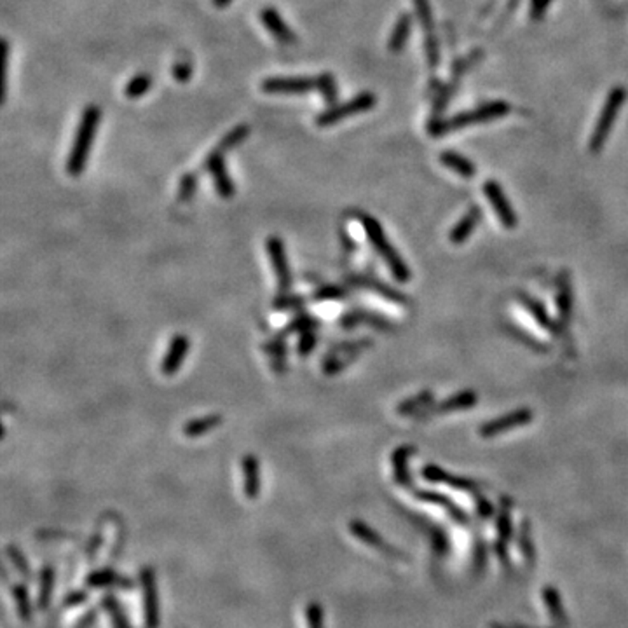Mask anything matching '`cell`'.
<instances>
[{
	"label": "cell",
	"mask_w": 628,
	"mask_h": 628,
	"mask_svg": "<svg viewBox=\"0 0 628 628\" xmlns=\"http://www.w3.org/2000/svg\"><path fill=\"white\" fill-rule=\"evenodd\" d=\"M101 121V110L96 105H88L82 110L81 121H79L77 131H75L74 145L70 149L69 159H67V173L70 176H79L84 173L88 166L89 154H91L93 142Z\"/></svg>",
	"instance_id": "obj_1"
},
{
	"label": "cell",
	"mask_w": 628,
	"mask_h": 628,
	"mask_svg": "<svg viewBox=\"0 0 628 628\" xmlns=\"http://www.w3.org/2000/svg\"><path fill=\"white\" fill-rule=\"evenodd\" d=\"M358 220L362 224L365 234H367L368 241H370L374 250L381 255L382 261L386 262L387 269L391 270V274L394 276V280L400 281V283H407L411 280V270H409L407 264H405L404 258L400 257V253L396 251V248L387 241L384 231H382L379 220H375L374 217L367 215V213H358Z\"/></svg>",
	"instance_id": "obj_2"
},
{
	"label": "cell",
	"mask_w": 628,
	"mask_h": 628,
	"mask_svg": "<svg viewBox=\"0 0 628 628\" xmlns=\"http://www.w3.org/2000/svg\"><path fill=\"white\" fill-rule=\"evenodd\" d=\"M510 110L511 107L506 101H491V103H484L480 107L473 108V110L456 115V118L449 119V121H438V119H435V121L430 122L428 131H430V135L450 133V131L464 130V127L473 126V124L489 122L494 121V119L505 118V115L510 114Z\"/></svg>",
	"instance_id": "obj_3"
},
{
	"label": "cell",
	"mask_w": 628,
	"mask_h": 628,
	"mask_svg": "<svg viewBox=\"0 0 628 628\" xmlns=\"http://www.w3.org/2000/svg\"><path fill=\"white\" fill-rule=\"evenodd\" d=\"M625 100H627V89L622 88V86L612 88L611 91H609L603 110H600L599 119H597L595 122V127H593L592 138H590V150H592L593 154L603 150V147L605 145V142H607L609 133H611L612 126H615L616 119H618L620 110H622Z\"/></svg>",
	"instance_id": "obj_4"
},
{
	"label": "cell",
	"mask_w": 628,
	"mask_h": 628,
	"mask_svg": "<svg viewBox=\"0 0 628 628\" xmlns=\"http://www.w3.org/2000/svg\"><path fill=\"white\" fill-rule=\"evenodd\" d=\"M377 103V96L370 91H363L358 93L356 96H353L351 100L344 101V103H338L333 105V107H329L326 110L319 112L316 115L314 122L318 127H330L333 124L344 121V119L353 118V115H358L363 114V112H368L370 108L375 107Z\"/></svg>",
	"instance_id": "obj_5"
},
{
	"label": "cell",
	"mask_w": 628,
	"mask_h": 628,
	"mask_svg": "<svg viewBox=\"0 0 628 628\" xmlns=\"http://www.w3.org/2000/svg\"><path fill=\"white\" fill-rule=\"evenodd\" d=\"M262 93L267 95H304L318 89V77L306 75H274L261 82Z\"/></svg>",
	"instance_id": "obj_6"
},
{
	"label": "cell",
	"mask_w": 628,
	"mask_h": 628,
	"mask_svg": "<svg viewBox=\"0 0 628 628\" xmlns=\"http://www.w3.org/2000/svg\"><path fill=\"white\" fill-rule=\"evenodd\" d=\"M413 7H416V14L424 30V52H426L428 67L436 69L440 63V46L435 32V20L430 0H413Z\"/></svg>",
	"instance_id": "obj_7"
},
{
	"label": "cell",
	"mask_w": 628,
	"mask_h": 628,
	"mask_svg": "<svg viewBox=\"0 0 628 628\" xmlns=\"http://www.w3.org/2000/svg\"><path fill=\"white\" fill-rule=\"evenodd\" d=\"M202 169L208 171L212 175L213 183H215L217 194L222 199H232L236 194V187L232 183L231 175L227 171V164H225V157L222 150H218L217 147L208 154V157L202 163Z\"/></svg>",
	"instance_id": "obj_8"
},
{
	"label": "cell",
	"mask_w": 628,
	"mask_h": 628,
	"mask_svg": "<svg viewBox=\"0 0 628 628\" xmlns=\"http://www.w3.org/2000/svg\"><path fill=\"white\" fill-rule=\"evenodd\" d=\"M267 251H269L270 264H273V270L276 274L278 281V292H281V295H287L292 290V270L288 266V257L287 250H285V244L278 236H270L267 239Z\"/></svg>",
	"instance_id": "obj_9"
},
{
	"label": "cell",
	"mask_w": 628,
	"mask_h": 628,
	"mask_svg": "<svg viewBox=\"0 0 628 628\" xmlns=\"http://www.w3.org/2000/svg\"><path fill=\"white\" fill-rule=\"evenodd\" d=\"M484 194L487 198V201L491 202L492 208H494L496 215H498L499 222L505 229H515L518 224V218L515 215V212L511 210L510 201L506 199L505 190L501 189L496 180H487L484 183Z\"/></svg>",
	"instance_id": "obj_10"
},
{
	"label": "cell",
	"mask_w": 628,
	"mask_h": 628,
	"mask_svg": "<svg viewBox=\"0 0 628 628\" xmlns=\"http://www.w3.org/2000/svg\"><path fill=\"white\" fill-rule=\"evenodd\" d=\"M532 417V411H529V409H518V411L498 417V419L491 421V423H485L480 428V436L482 438H494V436L506 433V431L515 430V428L525 426V424L531 423Z\"/></svg>",
	"instance_id": "obj_11"
},
{
	"label": "cell",
	"mask_w": 628,
	"mask_h": 628,
	"mask_svg": "<svg viewBox=\"0 0 628 628\" xmlns=\"http://www.w3.org/2000/svg\"><path fill=\"white\" fill-rule=\"evenodd\" d=\"M189 349H190L189 337L183 336V333H176V336L171 338V342H169L168 351L164 353L163 362H161V372H163L166 377L175 375L176 372L183 367V362H185L187 355H189Z\"/></svg>",
	"instance_id": "obj_12"
},
{
	"label": "cell",
	"mask_w": 628,
	"mask_h": 628,
	"mask_svg": "<svg viewBox=\"0 0 628 628\" xmlns=\"http://www.w3.org/2000/svg\"><path fill=\"white\" fill-rule=\"evenodd\" d=\"M258 18H261V23L266 26L267 32L281 44H295L297 42V35L295 32L288 26L287 21L281 18V14L278 13L274 7H264L261 9L258 13Z\"/></svg>",
	"instance_id": "obj_13"
},
{
	"label": "cell",
	"mask_w": 628,
	"mask_h": 628,
	"mask_svg": "<svg viewBox=\"0 0 628 628\" xmlns=\"http://www.w3.org/2000/svg\"><path fill=\"white\" fill-rule=\"evenodd\" d=\"M142 583H144V597H145V625L147 628H157L159 625V604H157V588L156 576L150 569L142 573Z\"/></svg>",
	"instance_id": "obj_14"
},
{
	"label": "cell",
	"mask_w": 628,
	"mask_h": 628,
	"mask_svg": "<svg viewBox=\"0 0 628 628\" xmlns=\"http://www.w3.org/2000/svg\"><path fill=\"white\" fill-rule=\"evenodd\" d=\"M476 401H479V394L475 391H462V393L454 394L450 396L449 400H443L442 404L438 405H431L430 411H426L424 413H421L423 417L428 416H436V413H450V412H457V411H468V409L475 407Z\"/></svg>",
	"instance_id": "obj_15"
},
{
	"label": "cell",
	"mask_w": 628,
	"mask_h": 628,
	"mask_svg": "<svg viewBox=\"0 0 628 628\" xmlns=\"http://www.w3.org/2000/svg\"><path fill=\"white\" fill-rule=\"evenodd\" d=\"M243 475L244 496L248 499H255L261 492V468H258V459L253 454L243 457Z\"/></svg>",
	"instance_id": "obj_16"
},
{
	"label": "cell",
	"mask_w": 628,
	"mask_h": 628,
	"mask_svg": "<svg viewBox=\"0 0 628 628\" xmlns=\"http://www.w3.org/2000/svg\"><path fill=\"white\" fill-rule=\"evenodd\" d=\"M480 218H482V212H480L479 206H472L468 210L464 217L461 218L456 224V227L450 231V243L452 244H462L466 239L472 236V232L475 231L476 225H479Z\"/></svg>",
	"instance_id": "obj_17"
},
{
	"label": "cell",
	"mask_w": 628,
	"mask_h": 628,
	"mask_svg": "<svg viewBox=\"0 0 628 628\" xmlns=\"http://www.w3.org/2000/svg\"><path fill=\"white\" fill-rule=\"evenodd\" d=\"M440 163L447 169L456 173V175L462 176V178H472V176L476 175L475 164L469 159H466L464 156H461V154L454 152V150H443L440 154Z\"/></svg>",
	"instance_id": "obj_18"
},
{
	"label": "cell",
	"mask_w": 628,
	"mask_h": 628,
	"mask_svg": "<svg viewBox=\"0 0 628 628\" xmlns=\"http://www.w3.org/2000/svg\"><path fill=\"white\" fill-rule=\"evenodd\" d=\"M412 32V14L411 13H401L400 18L394 23L393 32H391L389 40H387V49L391 52H400L401 49L407 44L409 37Z\"/></svg>",
	"instance_id": "obj_19"
},
{
	"label": "cell",
	"mask_w": 628,
	"mask_h": 628,
	"mask_svg": "<svg viewBox=\"0 0 628 628\" xmlns=\"http://www.w3.org/2000/svg\"><path fill=\"white\" fill-rule=\"evenodd\" d=\"M556 309H559L560 326H567L571 314H573V290L567 276H562L559 280V293H556Z\"/></svg>",
	"instance_id": "obj_20"
},
{
	"label": "cell",
	"mask_w": 628,
	"mask_h": 628,
	"mask_svg": "<svg viewBox=\"0 0 628 628\" xmlns=\"http://www.w3.org/2000/svg\"><path fill=\"white\" fill-rule=\"evenodd\" d=\"M222 424V417L218 413H210V416L198 417V419L189 421V423L183 426V435L187 438H199V436L210 433L212 430H215Z\"/></svg>",
	"instance_id": "obj_21"
},
{
	"label": "cell",
	"mask_w": 628,
	"mask_h": 628,
	"mask_svg": "<svg viewBox=\"0 0 628 628\" xmlns=\"http://www.w3.org/2000/svg\"><path fill=\"white\" fill-rule=\"evenodd\" d=\"M416 452L413 447L404 445L394 450L393 454V473L394 480L400 485H411V476H409V457Z\"/></svg>",
	"instance_id": "obj_22"
},
{
	"label": "cell",
	"mask_w": 628,
	"mask_h": 628,
	"mask_svg": "<svg viewBox=\"0 0 628 628\" xmlns=\"http://www.w3.org/2000/svg\"><path fill=\"white\" fill-rule=\"evenodd\" d=\"M520 302L524 304L525 309H527L529 313L532 314V318L536 319V321L539 323V325L543 326L544 330H548V332H552V333L560 332V329H562V326L556 325V323L550 318V316H548L547 311H544V307L541 306V304L537 302V300H534V299H531V297H527V295H520Z\"/></svg>",
	"instance_id": "obj_23"
},
{
	"label": "cell",
	"mask_w": 628,
	"mask_h": 628,
	"mask_svg": "<svg viewBox=\"0 0 628 628\" xmlns=\"http://www.w3.org/2000/svg\"><path fill=\"white\" fill-rule=\"evenodd\" d=\"M423 476L426 480H430V482H445V484L452 485V487H461L462 491H468V489L473 487L472 482H468V480L456 479V476L449 475V473H445L443 469L436 468V466H426V468L423 469Z\"/></svg>",
	"instance_id": "obj_24"
},
{
	"label": "cell",
	"mask_w": 628,
	"mask_h": 628,
	"mask_svg": "<svg viewBox=\"0 0 628 628\" xmlns=\"http://www.w3.org/2000/svg\"><path fill=\"white\" fill-rule=\"evenodd\" d=\"M150 88H152V77L149 74H137L130 79V82L124 88V96L130 100H138L147 95Z\"/></svg>",
	"instance_id": "obj_25"
},
{
	"label": "cell",
	"mask_w": 628,
	"mask_h": 628,
	"mask_svg": "<svg viewBox=\"0 0 628 628\" xmlns=\"http://www.w3.org/2000/svg\"><path fill=\"white\" fill-rule=\"evenodd\" d=\"M318 91L329 107L337 105V98H338L337 79L333 77L332 74L325 72V74L318 75Z\"/></svg>",
	"instance_id": "obj_26"
},
{
	"label": "cell",
	"mask_w": 628,
	"mask_h": 628,
	"mask_svg": "<svg viewBox=\"0 0 628 628\" xmlns=\"http://www.w3.org/2000/svg\"><path fill=\"white\" fill-rule=\"evenodd\" d=\"M248 135H250V127H248V124H239V126H234L227 135H225V137H222V140L218 142L217 149L222 150V152L225 154L227 150L241 145L243 142L248 138Z\"/></svg>",
	"instance_id": "obj_27"
},
{
	"label": "cell",
	"mask_w": 628,
	"mask_h": 628,
	"mask_svg": "<svg viewBox=\"0 0 628 628\" xmlns=\"http://www.w3.org/2000/svg\"><path fill=\"white\" fill-rule=\"evenodd\" d=\"M433 400H435L433 393H430V391H424V393L416 394L413 398H409V400L401 401V404L398 405L396 412L401 413V416H407V413L417 412L419 409H423V407H430V404Z\"/></svg>",
	"instance_id": "obj_28"
},
{
	"label": "cell",
	"mask_w": 628,
	"mask_h": 628,
	"mask_svg": "<svg viewBox=\"0 0 628 628\" xmlns=\"http://www.w3.org/2000/svg\"><path fill=\"white\" fill-rule=\"evenodd\" d=\"M351 532L355 534L356 537H360V539L365 541V543L370 544V547L381 548V550H384V543H382L381 537H379L377 534L372 531V529L368 527L367 524H363V522H353V524H351Z\"/></svg>",
	"instance_id": "obj_29"
},
{
	"label": "cell",
	"mask_w": 628,
	"mask_h": 628,
	"mask_svg": "<svg viewBox=\"0 0 628 628\" xmlns=\"http://www.w3.org/2000/svg\"><path fill=\"white\" fill-rule=\"evenodd\" d=\"M195 189H198V175L195 173H185V175L180 178L178 183V201L180 202H187L193 199V195L195 194Z\"/></svg>",
	"instance_id": "obj_30"
},
{
	"label": "cell",
	"mask_w": 628,
	"mask_h": 628,
	"mask_svg": "<svg viewBox=\"0 0 628 628\" xmlns=\"http://www.w3.org/2000/svg\"><path fill=\"white\" fill-rule=\"evenodd\" d=\"M52 580H55V574H52L51 567H46L42 571V578H40V592H39V605L40 607H46L49 603V597L52 592Z\"/></svg>",
	"instance_id": "obj_31"
},
{
	"label": "cell",
	"mask_w": 628,
	"mask_h": 628,
	"mask_svg": "<svg viewBox=\"0 0 628 628\" xmlns=\"http://www.w3.org/2000/svg\"><path fill=\"white\" fill-rule=\"evenodd\" d=\"M173 77L178 82H187L193 77V63L189 59H178L173 65Z\"/></svg>",
	"instance_id": "obj_32"
},
{
	"label": "cell",
	"mask_w": 628,
	"mask_h": 628,
	"mask_svg": "<svg viewBox=\"0 0 628 628\" xmlns=\"http://www.w3.org/2000/svg\"><path fill=\"white\" fill-rule=\"evenodd\" d=\"M110 583H122L121 578L114 571H100V573H95L93 576H89V585L93 586H103L110 585Z\"/></svg>",
	"instance_id": "obj_33"
},
{
	"label": "cell",
	"mask_w": 628,
	"mask_h": 628,
	"mask_svg": "<svg viewBox=\"0 0 628 628\" xmlns=\"http://www.w3.org/2000/svg\"><path fill=\"white\" fill-rule=\"evenodd\" d=\"M14 597L18 599V611H20V616L23 620L30 618V603H28V593L23 586H14Z\"/></svg>",
	"instance_id": "obj_34"
},
{
	"label": "cell",
	"mask_w": 628,
	"mask_h": 628,
	"mask_svg": "<svg viewBox=\"0 0 628 628\" xmlns=\"http://www.w3.org/2000/svg\"><path fill=\"white\" fill-rule=\"evenodd\" d=\"M105 607H107L108 612H110L112 620H114L115 628H130V625H127V622H126V620H124L121 609H119V605H118V603H115L114 599H110V597H108V599H105Z\"/></svg>",
	"instance_id": "obj_35"
},
{
	"label": "cell",
	"mask_w": 628,
	"mask_h": 628,
	"mask_svg": "<svg viewBox=\"0 0 628 628\" xmlns=\"http://www.w3.org/2000/svg\"><path fill=\"white\" fill-rule=\"evenodd\" d=\"M306 612L309 628H323V609L318 604H311Z\"/></svg>",
	"instance_id": "obj_36"
},
{
	"label": "cell",
	"mask_w": 628,
	"mask_h": 628,
	"mask_svg": "<svg viewBox=\"0 0 628 628\" xmlns=\"http://www.w3.org/2000/svg\"><path fill=\"white\" fill-rule=\"evenodd\" d=\"M7 69H9V42L2 40V96L7 93Z\"/></svg>",
	"instance_id": "obj_37"
},
{
	"label": "cell",
	"mask_w": 628,
	"mask_h": 628,
	"mask_svg": "<svg viewBox=\"0 0 628 628\" xmlns=\"http://www.w3.org/2000/svg\"><path fill=\"white\" fill-rule=\"evenodd\" d=\"M552 4V0H531V18L534 21H539L541 18L547 13L548 6Z\"/></svg>",
	"instance_id": "obj_38"
},
{
	"label": "cell",
	"mask_w": 628,
	"mask_h": 628,
	"mask_svg": "<svg viewBox=\"0 0 628 628\" xmlns=\"http://www.w3.org/2000/svg\"><path fill=\"white\" fill-rule=\"evenodd\" d=\"M7 554L11 555V559H13V562L16 564L18 569L21 571V574H25V576H28V574H30V567L26 566V562L23 560V555H21L20 552H18L14 547H9V548H7Z\"/></svg>",
	"instance_id": "obj_39"
},
{
	"label": "cell",
	"mask_w": 628,
	"mask_h": 628,
	"mask_svg": "<svg viewBox=\"0 0 628 628\" xmlns=\"http://www.w3.org/2000/svg\"><path fill=\"white\" fill-rule=\"evenodd\" d=\"M314 336L311 332H307V333H304L302 336V338H300V355L302 356H306V355H309L311 353V349H313V346H314Z\"/></svg>",
	"instance_id": "obj_40"
},
{
	"label": "cell",
	"mask_w": 628,
	"mask_h": 628,
	"mask_svg": "<svg viewBox=\"0 0 628 628\" xmlns=\"http://www.w3.org/2000/svg\"><path fill=\"white\" fill-rule=\"evenodd\" d=\"M82 600H86V593L79 592V593H75V595L69 597V603L67 604H79V603H82Z\"/></svg>",
	"instance_id": "obj_41"
},
{
	"label": "cell",
	"mask_w": 628,
	"mask_h": 628,
	"mask_svg": "<svg viewBox=\"0 0 628 628\" xmlns=\"http://www.w3.org/2000/svg\"><path fill=\"white\" fill-rule=\"evenodd\" d=\"M231 2L232 0H213V4H215V7H218V9H224V7H227Z\"/></svg>",
	"instance_id": "obj_42"
}]
</instances>
